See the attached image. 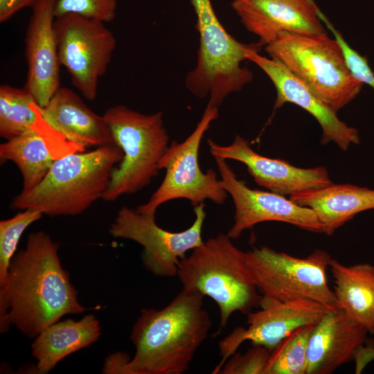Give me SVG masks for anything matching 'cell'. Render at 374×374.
Segmentation results:
<instances>
[{
  "mask_svg": "<svg viewBox=\"0 0 374 374\" xmlns=\"http://www.w3.org/2000/svg\"><path fill=\"white\" fill-rule=\"evenodd\" d=\"M260 310L247 314V328L237 327L219 342V370L245 341L272 350L286 336L307 325H316L331 308L311 300L279 301L262 296Z\"/></svg>",
  "mask_w": 374,
  "mask_h": 374,
  "instance_id": "13",
  "label": "cell"
},
{
  "mask_svg": "<svg viewBox=\"0 0 374 374\" xmlns=\"http://www.w3.org/2000/svg\"><path fill=\"white\" fill-rule=\"evenodd\" d=\"M116 7L117 0H57L55 15L75 14L107 23L114 19Z\"/></svg>",
  "mask_w": 374,
  "mask_h": 374,
  "instance_id": "27",
  "label": "cell"
},
{
  "mask_svg": "<svg viewBox=\"0 0 374 374\" xmlns=\"http://www.w3.org/2000/svg\"><path fill=\"white\" fill-rule=\"evenodd\" d=\"M296 204L312 209L323 233L331 235L357 213L374 208V190L350 184H333L290 195Z\"/></svg>",
  "mask_w": 374,
  "mask_h": 374,
  "instance_id": "20",
  "label": "cell"
},
{
  "mask_svg": "<svg viewBox=\"0 0 374 374\" xmlns=\"http://www.w3.org/2000/svg\"><path fill=\"white\" fill-rule=\"evenodd\" d=\"M197 16L199 47L195 66L186 78L188 90L207 105L217 107L226 97L251 81L252 73L242 67L250 52L262 45L244 44L232 37L218 19L211 0H191Z\"/></svg>",
  "mask_w": 374,
  "mask_h": 374,
  "instance_id": "5",
  "label": "cell"
},
{
  "mask_svg": "<svg viewBox=\"0 0 374 374\" xmlns=\"http://www.w3.org/2000/svg\"><path fill=\"white\" fill-rule=\"evenodd\" d=\"M100 335V323L93 314L78 321L68 319L52 323L35 337L31 345L36 373H48L66 356L96 342Z\"/></svg>",
  "mask_w": 374,
  "mask_h": 374,
  "instance_id": "21",
  "label": "cell"
},
{
  "mask_svg": "<svg viewBox=\"0 0 374 374\" xmlns=\"http://www.w3.org/2000/svg\"><path fill=\"white\" fill-rule=\"evenodd\" d=\"M337 307L364 326L374 337V265H345L331 258Z\"/></svg>",
  "mask_w": 374,
  "mask_h": 374,
  "instance_id": "22",
  "label": "cell"
},
{
  "mask_svg": "<svg viewBox=\"0 0 374 374\" xmlns=\"http://www.w3.org/2000/svg\"><path fill=\"white\" fill-rule=\"evenodd\" d=\"M37 0H0V22H4L21 9L33 6Z\"/></svg>",
  "mask_w": 374,
  "mask_h": 374,
  "instance_id": "31",
  "label": "cell"
},
{
  "mask_svg": "<svg viewBox=\"0 0 374 374\" xmlns=\"http://www.w3.org/2000/svg\"><path fill=\"white\" fill-rule=\"evenodd\" d=\"M131 357L125 353L117 352L109 355L105 360L102 373L108 374H130Z\"/></svg>",
  "mask_w": 374,
  "mask_h": 374,
  "instance_id": "30",
  "label": "cell"
},
{
  "mask_svg": "<svg viewBox=\"0 0 374 374\" xmlns=\"http://www.w3.org/2000/svg\"><path fill=\"white\" fill-rule=\"evenodd\" d=\"M217 117L218 108L207 105L193 132L181 143H170L159 163L165 177L148 201L136 208L138 211L155 215L161 205L177 199H188L193 207L206 199L219 205L225 202L229 194L215 171L204 172L199 163L202 139Z\"/></svg>",
  "mask_w": 374,
  "mask_h": 374,
  "instance_id": "9",
  "label": "cell"
},
{
  "mask_svg": "<svg viewBox=\"0 0 374 374\" xmlns=\"http://www.w3.org/2000/svg\"><path fill=\"white\" fill-rule=\"evenodd\" d=\"M55 160L44 141L31 130L0 145L1 163L10 161L17 166L24 192L33 189L42 181Z\"/></svg>",
  "mask_w": 374,
  "mask_h": 374,
  "instance_id": "23",
  "label": "cell"
},
{
  "mask_svg": "<svg viewBox=\"0 0 374 374\" xmlns=\"http://www.w3.org/2000/svg\"><path fill=\"white\" fill-rule=\"evenodd\" d=\"M42 215L39 211L25 209L10 218L0 221V286L6 280L9 265L21 235Z\"/></svg>",
  "mask_w": 374,
  "mask_h": 374,
  "instance_id": "26",
  "label": "cell"
},
{
  "mask_svg": "<svg viewBox=\"0 0 374 374\" xmlns=\"http://www.w3.org/2000/svg\"><path fill=\"white\" fill-rule=\"evenodd\" d=\"M103 116L123 152L103 197L113 202L139 192L158 175L159 163L170 145L169 136L160 112L145 114L118 105Z\"/></svg>",
  "mask_w": 374,
  "mask_h": 374,
  "instance_id": "7",
  "label": "cell"
},
{
  "mask_svg": "<svg viewBox=\"0 0 374 374\" xmlns=\"http://www.w3.org/2000/svg\"><path fill=\"white\" fill-rule=\"evenodd\" d=\"M57 0H37L25 37L28 65L24 89L44 107L60 87V66L54 30Z\"/></svg>",
  "mask_w": 374,
  "mask_h": 374,
  "instance_id": "16",
  "label": "cell"
},
{
  "mask_svg": "<svg viewBox=\"0 0 374 374\" xmlns=\"http://www.w3.org/2000/svg\"><path fill=\"white\" fill-rule=\"evenodd\" d=\"M204 296L182 287L163 308H144L132 327L130 374H182L208 337L211 319Z\"/></svg>",
  "mask_w": 374,
  "mask_h": 374,
  "instance_id": "2",
  "label": "cell"
},
{
  "mask_svg": "<svg viewBox=\"0 0 374 374\" xmlns=\"http://www.w3.org/2000/svg\"><path fill=\"white\" fill-rule=\"evenodd\" d=\"M231 7L262 46L283 33L327 35L312 0H233Z\"/></svg>",
  "mask_w": 374,
  "mask_h": 374,
  "instance_id": "15",
  "label": "cell"
},
{
  "mask_svg": "<svg viewBox=\"0 0 374 374\" xmlns=\"http://www.w3.org/2000/svg\"><path fill=\"white\" fill-rule=\"evenodd\" d=\"M41 111L54 129L84 150L117 145L103 116L94 113L69 88L60 87Z\"/></svg>",
  "mask_w": 374,
  "mask_h": 374,
  "instance_id": "19",
  "label": "cell"
},
{
  "mask_svg": "<svg viewBox=\"0 0 374 374\" xmlns=\"http://www.w3.org/2000/svg\"><path fill=\"white\" fill-rule=\"evenodd\" d=\"M247 60L258 65L274 84L276 89L275 109L286 103H292L308 112L322 128V143L334 142L343 150H346L352 144L359 143L357 130L340 121L337 113L280 62L263 57L257 51L250 52Z\"/></svg>",
  "mask_w": 374,
  "mask_h": 374,
  "instance_id": "17",
  "label": "cell"
},
{
  "mask_svg": "<svg viewBox=\"0 0 374 374\" xmlns=\"http://www.w3.org/2000/svg\"><path fill=\"white\" fill-rule=\"evenodd\" d=\"M207 142L213 157L244 164L258 185L275 193L291 195L332 184L326 168H301L285 160L264 157L255 152L249 142L239 135L227 145L217 144L211 139Z\"/></svg>",
  "mask_w": 374,
  "mask_h": 374,
  "instance_id": "14",
  "label": "cell"
},
{
  "mask_svg": "<svg viewBox=\"0 0 374 374\" xmlns=\"http://www.w3.org/2000/svg\"><path fill=\"white\" fill-rule=\"evenodd\" d=\"M368 334L364 326L343 310L331 309L310 335L305 374H331L355 359Z\"/></svg>",
  "mask_w": 374,
  "mask_h": 374,
  "instance_id": "18",
  "label": "cell"
},
{
  "mask_svg": "<svg viewBox=\"0 0 374 374\" xmlns=\"http://www.w3.org/2000/svg\"><path fill=\"white\" fill-rule=\"evenodd\" d=\"M204 206V203H201L193 207V223L179 232L158 226L155 215L123 206L110 224L109 232L114 238L131 240L141 245L142 263L152 274L173 277L177 275L179 262L186 253L204 242L202 236L206 217Z\"/></svg>",
  "mask_w": 374,
  "mask_h": 374,
  "instance_id": "11",
  "label": "cell"
},
{
  "mask_svg": "<svg viewBox=\"0 0 374 374\" xmlns=\"http://www.w3.org/2000/svg\"><path fill=\"white\" fill-rule=\"evenodd\" d=\"M271 351L267 348L253 345L244 353L235 352L220 368V374H266Z\"/></svg>",
  "mask_w": 374,
  "mask_h": 374,
  "instance_id": "28",
  "label": "cell"
},
{
  "mask_svg": "<svg viewBox=\"0 0 374 374\" xmlns=\"http://www.w3.org/2000/svg\"><path fill=\"white\" fill-rule=\"evenodd\" d=\"M328 28L334 34L335 39L340 45L352 74L359 81L363 84H368L374 89V74L369 67L366 59L353 49L332 24L328 26Z\"/></svg>",
  "mask_w": 374,
  "mask_h": 374,
  "instance_id": "29",
  "label": "cell"
},
{
  "mask_svg": "<svg viewBox=\"0 0 374 374\" xmlns=\"http://www.w3.org/2000/svg\"><path fill=\"white\" fill-rule=\"evenodd\" d=\"M40 107L24 88L0 86V136L6 140L33 130Z\"/></svg>",
  "mask_w": 374,
  "mask_h": 374,
  "instance_id": "24",
  "label": "cell"
},
{
  "mask_svg": "<svg viewBox=\"0 0 374 374\" xmlns=\"http://www.w3.org/2000/svg\"><path fill=\"white\" fill-rule=\"evenodd\" d=\"M227 234L208 238L181 259L177 276L182 287L209 296L220 312L217 333L235 312L247 314L259 306L262 295L247 268L244 251Z\"/></svg>",
  "mask_w": 374,
  "mask_h": 374,
  "instance_id": "4",
  "label": "cell"
},
{
  "mask_svg": "<svg viewBox=\"0 0 374 374\" xmlns=\"http://www.w3.org/2000/svg\"><path fill=\"white\" fill-rule=\"evenodd\" d=\"M265 50L337 113L361 91L337 41L328 35L283 33Z\"/></svg>",
  "mask_w": 374,
  "mask_h": 374,
  "instance_id": "6",
  "label": "cell"
},
{
  "mask_svg": "<svg viewBox=\"0 0 374 374\" xmlns=\"http://www.w3.org/2000/svg\"><path fill=\"white\" fill-rule=\"evenodd\" d=\"M316 325L301 326L283 339L271 351L266 374H305L308 342Z\"/></svg>",
  "mask_w": 374,
  "mask_h": 374,
  "instance_id": "25",
  "label": "cell"
},
{
  "mask_svg": "<svg viewBox=\"0 0 374 374\" xmlns=\"http://www.w3.org/2000/svg\"><path fill=\"white\" fill-rule=\"evenodd\" d=\"M214 159L223 187L232 197L235 206L234 222L226 233L230 238L238 239L244 231L269 221L323 233L322 225L312 209L299 206L284 195L249 188L237 178L226 159Z\"/></svg>",
  "mask_w": 374,
  "mask_h": 374,
  "instance_id": "12",
  "label": "cell"
},
{
  "mask_svg": "<svg viewBox=\"0 0 374 374\" xmlns=\"http://www.w3.org/2000/svg\"><path fill=\"white\" fill-rule=\"evenodd\" d=\"M58 249L59 244L40 231L29 234L26 247L15 253L0 286L1 333L14 326L35 338L63 316L84 312Z\"/></svg>",
  "mask_w": 374,
  "mask_h": 374,
  "instance_id": "1",
  "label": "cell"
},
{
  "mask_svg": "<svg viewBox=\"0 0 374 374\" xmlns=\"http://www.w3.org/2000/svg\"><path fill=\"white\" fill-rule=\"evenodd\" d=\"M123 152L118 145L97 147L55 159L42 181L13 197L10 208L49 216H75L102 198Z\"/></svg>",
  "mask_w": 374,
  "mask_h": 374,
  "instance_id": "3",
  "label": "cell"
},
{
  "mask_svg": "<svg viewBox=\"0 0 374 374\" xmlns=\"http://www.w3.org/2000/svg\"><path fill=\"white\" fill-rule=\"evenodd\" d=\"M244 258L262 296L279 301L311 300L337 308L327 278L332 258L326 251L316 249L297 258L261 247L244 252Z\"/></svg>",
  "mask_w": 374,
  "mask_h": 374,
  "instance_id": "8",
  "label": "cell"
},
{
  "mask_svg": "<svg viewBox=\"0 0 374 374\" xmlns=\"http://www.w3.org/2000/svg\"><path fill=\"white\" fill-rule=\"evenodd\" d=\"M105 23L75 14L56 17L54 30L60 66L73 86L89 100L97 96L99 80L105 73L116 46Z\"/></svg>",
  "mask_w": 374,
  "mask_h": 374,
  "instance_id": "10",
  "label": "cell"
}]
</instances>
